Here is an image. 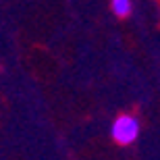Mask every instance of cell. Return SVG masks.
Returning <instances> with one entry per match:
<instances>
[{
	"label": "cell",
	"mask_w": 160,
	"mask_h": 160,
	"mask_svg": "<svg viewBox=\"0 0 160 160\" xmlns=\"http://www.w3.org/2000/svg\"><path fill=\"white\" fill-rule=\"evenodd\" d=\"M112 139L121 146H129V143L135 142V137L139 135V123H137L135 117L131 114H121L119 119L112 123Z\"/></svg>",
	"instance_id": "cell-1"
},
{
	"label": "cell",
	"mask_w": 160,
	"mask_h": 160,
	"mask_svg": "<svg viewBox=\"0 0 160 160\" xmlns=\"http://www.w3.org/2000/svg\"><path fill=\"white\" fill-rule=\"evenodd\" d=\"M110 6H112L114 15H119V17H129L131 15V0H112L110 2Z\"/></svg>",
	"instance_id": "cell-2"
}]
</instances>
